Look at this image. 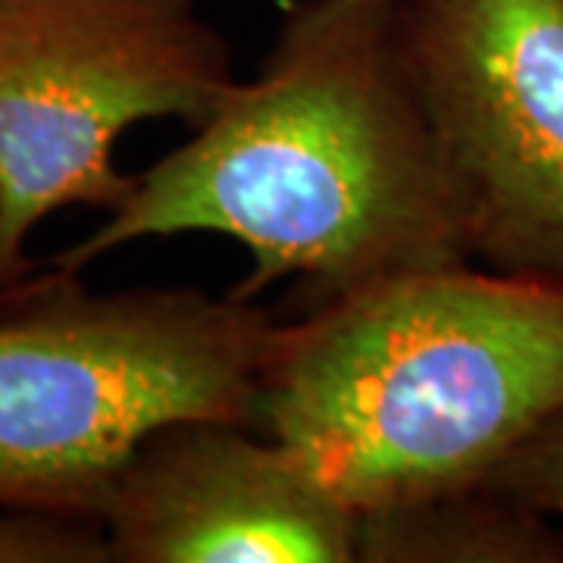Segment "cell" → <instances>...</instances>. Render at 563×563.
Returning a JSON list of instances; mask_svg holds the SVG:
<instances>
[{
    "label": "cell",
    "instance_id": "6da1fadb",
    "mask_svg": "<svg viewBox=\"0 0 563 563\" xmlns=\"http://www.w3.org/2000/svg\"><path fill=\"white\" fill-rule=\"evenodd\" d=\"M220 232L251 254L232 291L291 279L307 317L383 282L470 263L442 151L404 41V0H298L261 76L51 269L81 273L125 244Z\"/></svg>",
    "mask_w": 563,
    "mask_h": 563
},
{
    "label": "cell",
    "instance_id": "7a4b0ae2",
    "mask_svg": "<svg viewBox=\"0 0 563 563\" xmlns=\"http://www.w3.org/2000/svg\"><path fill=\"white\" fill-rule=\"evenodd\" d=\"M563 407V282L470 263L282 322L257 398L357 514L488 483Z\"/></svg>",
    "mask_w": 563,
    "mask_h": 563
},
{
    "label": "cell",
    "instance_id": "3957f363",
    "mask_svg": "<svg viewBox=\"0 0 563 563\" xmlns=\"http://www.w3.org/2000/svg\"><path fill=\"white\" fill-rule=\"evenodd\" d=\"M279 325L235 295H91L63 269L22 282L0 298V507L98 520L151 432L254 426Z\"/></svg>",
    "mask_w": 563,
    "mask_h": 563
},
{
    "label": "cell",
    "instance_id": "277c9868",
    "mask_svg": "<svg viewBox=\"0 0 563 563\" xmlns=\"http://www.w3.org/2000/svg\"><path fill=\"white\" fill-rule=\"evenodd\" d=\"M235 85L195 0H0V298L32 279L44 217L132 195L139 176L113 163L125 129H201Z\"/></svg>",
    "mask_w": 563,
    "mask_h": 563
},
{
    "label": "cell",
    "instance_id": "5b68a950",
    "mask_svg": "<svg viewBox=\"0 0 563 563\" xmlns=\"http://www.w3.org/2000/svg\"><path fill=\"white\" fill-rule=\"evenodd\" d=\"M470 257L563 282V0H404Z\"/></svg>",
    "mask_w": 563,
    "mask_h": 563
},
{
    "label": "cell",
    "instance_id": "8992f818",
    "mask_svg": "<svg viewBox=\"0 0 563 563\" xmlns=\"http://www.w3.org/2000/svg\"><path fill=\"white\" fill-rule=\"evenodd\" d=\"M98 520L110 563H357L361 514L254 426L179 420L122 463Z\"/></svg>",
    "mask_w": 563,
    "mask_h": 563
},
{
    "label": "cell",
    "instance_id": "52a82bcc",
    "mask_svg": "<svg viewBox=\"0 0 563 563\" xmlns=\"http://www.w3.org/2000/svg\"><path fill=\"white\" fill-rule=\"evenodd\" d=\"M357 563H563V520L479 483L361 514Z\"/></svg>",
    "mask_w": 563,
    "mask_h": 563
},
{
    "label": "cell",
    "instance_id": "ba28073f",
    "mask_svg": "<svg viewBox=\"0 0 563 563\" xmlns=\"http://www.w3.org/2000/svg\"><path fill=\"white\" fill-rule=\"evenodd\" d=\"M0 563H110V548L91 517L0 507Z\"/></svg>",
    "mask_w": 563,
    "mask_h": 563
},
{
    "label": "cell",
    "instance_id": "9c48e42d",
    "mask_svg": "<svg viewBox=\"0 0 563 563\" xmlns=\"http://www.w3.org/2000/svg\"><path fill=\"white\" fill-rule=\"evenodd\" d=\"M488 483L563 520V407L492 473Z\"/></svg>",
    "mask_w": 563,
    "mask_h": 563
}]
</instances>
